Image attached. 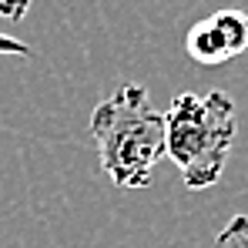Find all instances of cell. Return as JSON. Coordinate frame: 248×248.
<instances>
[{"label":"cell","instance_id":"1","mask_svg":"<svg viewBox=\"0 0 248 248\" xmlns=\"http://www.w3.org/2000/svg\"><path fill=\"white\" fill-rule=\"evenodd\" d=\"M91 138L97 144L101 171L118 188H148L158 158L168 155L165 114L151 104L148 87L124 84L91 114Z\"/></svg>","mask_w":248,"mask_h":248},{"label":"cell","instance_id":"2","mask_svg":"<svg viewBox=\"0 0 248 248\" xmlns=\"http://www.w3.org/2000/svg\"><path fill=\"white\" fill-rule=\"evenodd\" d=\"M168 158L178 165L185 185L202 191L221 181L228 151L235 144V101L225 91L178 94L165 111Z\"/></svg>","mask_w":248,"mask_h":248},{"label":"cell","instance_id":"3","mask_svg":"<svg viewBox=\"0 0 248 248\" xmlns=\"http://www.w3.org/2000/svg\"><path fill=\"white\" fill-rule=\"evenodd\" d=\"M248 50V14L238 7L215 10L185 34V54L195 67H221Z\"/></svg>","mask_w":248,"mask_h":248},{"label":"cell","instance_id":"4","mask_svg":"<svg viewBox=\"0 0 248 248\" xmlns=\"http://www.w3.org/2000/svg\"><path fill=\"white\" fill-rule=\"evenodd\" d=\"M218 248H248V215H235L215 238Z\"/></svg>","mask_w":248,"mask_h":248},{"label":"cell","instance_id":"5","mask_svg":"<svg viewBox=\"0 0 248 248\" xmlns=\"http://www.w3.org/2000/svg\"><path fill=\"white\" fill-rule=\"evenodd\" d=\"M0 54H7V57H34V50L27 44H20L17 37H7V34H0Z\"/></svg>","mask_w":248,"mask_h":248},{"label":"cell","instance_id":"6","mask_svg":"<svg viewBox=\"0 0 248 248\" xmlns=\"http://www.w3.org/2000/svg\"><path fill=\"white\" fill-rule=\"evenodd\" d=\"M27 10H31V0H0V17L7 20H24Z\"/></svg>","mask_w":248,"mask_h":248}]
</instances>
